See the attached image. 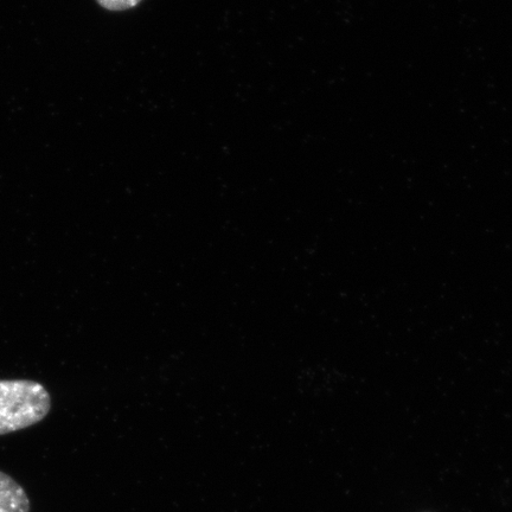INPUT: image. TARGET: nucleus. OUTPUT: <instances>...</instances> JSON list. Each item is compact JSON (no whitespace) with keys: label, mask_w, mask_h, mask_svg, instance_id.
<instances>
[{"label":"nucleus","mask_w":512,"mask_h":512,"mask_svg":"<svg viewBox=\"0 0 512 512\" xmlns=\"http://www.w3.org/2000/svg\"><path fill=\"white\" fill-rule=\"evenodd\" d=\"M48 390L29 380L0 381V435L25 430L50 412Z\"/></svg>","instance_id":"obj_1"},{"label":"nucleus","mask_w":512,"mask_h":512,"mask_svg":"<svg viewBox=\"0 0 512 512\" xmlns=\"http://www.w3.org/2000/svg\"><path fill=\"white\" fill-rule=\"evenodd\" d=\"M0 512H30L27 492L16 480L0 471Z\"/></svg>","instance_id":"obj_2"},{"label":"nucleus","mask_w":512,"mask_h":512,"mask_svg":"<svg viewBox=\"0 0 512 512\" xmlns=\"http://www.w3.org/2000/svg\"><path fill=\"white\" fill-rule=\"evenodd\" d=\"M143 0H96L101 8L108 11H125L136 8Z\"/></svg>","instance_id":"obj_3"}]
</instances>
